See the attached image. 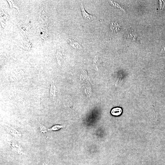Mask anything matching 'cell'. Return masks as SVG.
<instances>
[{
    "mask_svg": "<svg viewBox=\"0 0 165 165\" xmlns=\"http://www.w3.org/2000/svg\"><path fill=\"white\" fill-rule=\"evenodd\" d=\"M5 128L10 134L18 138L21 136V133L10 126H6Z\"/></svg>",
    "mask_w": 165,
    "mask_h": 165,
    "instance_id": "cell-1",
    "label": "cell"
},
{
    "mask_svg": "<svg viewBox=\"0 0 165 165\" xmlns=\"http://www.w3.org/2000/svg\"><path fill=\"white\" fill-rule=\"evenodd\" d=\"M81 8L83 16L85 19L88 21H91L94 19V16L89 14L86 12L82 4H81Z\"/></svg>",
    "mask_w": 165,
    "mask_h": 165,
    "instance_id": "cell-2",
    "label": "cell"
},
{
    "mask_svg": "<svg viewBox=\"0 0 165 165\" xmlns=\"http://www.w3.org/2000/svg\"><path fill=\"white\" fill-rule=\"evenodd\" d=\"M31 45L30 42L28 41L25 40L23 41L20 47L23 48V49L29 50L31 49Z\"/></svg>",
    "mask_w": 165,
    "mask_h": 165,
    "instance_id": "cell-3",
    "label": "cell"
},
{
    "mask_svg": "<svg viewBox=\"0 0 165 165\" xmlns=\"http://www.w3.org/2000/svg\"><path fill=\"white\" fill-rule=\"evenodd\" d=\"M48 31L47 28L41 29L40 31V37L44 39L48 38Z\"/></svg>",
    "mask_w": 165,
    "mask_h": 165,
    "instance_id": "cell-4",
    "label": "cell"
},
{
    "mask_svg": "<svg viewBox=\"0 0 165 165\" xmlns=\"http://www.w3.org/2000/svg\"><path fill=\"white\" fill-rule=\"evenodd\" d=\"M47 17L46 16V14L43 10V8L40 10V14H39V20L41 22L43 23H45V21L47 20Z\"/></svg>",
    "mask_w": 165,
    "mask_h": 165,
    "instance_id": "cell-5",
    "label": "cell"
},
{
    "mask_svg": "<svg viewBox=\"0 0 165 165\" xmlns=\"http://www.w3.org/2000/svg\"><path fill=\"white\" fill-rule=\"evenodd\" d=\"M122 112V109L120 107L113 108L111 111V114L114 116L120 115Z\"/></svg>",
    "mask_w": 165,
    "mask_h": 165,
    "instance_id": "cell-6",
    "label": "cell"
},
{
    "mask_svg": "<svg viewBox=\"0 0 165 165\" xmlns=\"http://www.w3.org/2000/svg\"><path fill=\"white\" fill-rule=\"evenodd\" d=\"M69 40L70 45L74 48L78 49L81 48L80 45L77 41L75 40L72 39H70Z\"/></svg>",
    "mask_w": 165,
    "mask_h": 165,
    "instance_id": "cell-7",
    "label": "cell"
},
{
    "mask_svg": "<svg viewBox=\"0 0 165 165\" xmlns=\"http://www.w3.org/2000/svg\"><path fill=\"white\" fill-rule=\"evenodd\" d=\"M8 1L9 3L11 8H15L17 9L19 12V8L14 1Z\"/></svg>",
    "mask_w": 165,
    "mask_h": 165,
    "instance_id": "cell-8",
    "label": "cell"
},
{
    "mask_svg": "<svg viewBox=\"0 0 165 165\" xmlns=\"http://www.w3.org/2000/svg\"><path fill=\"white\" fill-rule=\"evenodd\" d=\"M8 19V17L7 16V14H2V15H1V22L2 23L3 21L4 22L3 24L4 25L5 22H6V21H7Z\"/></svg>",
    "mask_w": 165,
    "mask_h": 165,
    "instance_id": "cell-9",
    "label": "cell"
},
{
    "mask_svg": "<svg viewBox=\"0 0 165 165\" xmlns=\"http://www.w3.org/2000/svg\"><path fill=\"white\" fill-rule=\"evenodd\" d=\"M63 127L59 125H56L53 126L49 130H57L60 129L61 128Z\"/></svg>",
    "mask_w": 165,
    "mask_h": 165,
    "instance_id": "cell-10",
    "label": "cell"
},
{
    "mask_svg": "<svg viewBox=\"0 0 165 165\" xmlns=\"http://www.w3.org/2000/svg\"><path fill=\"white\" fill-rule=\"evenodd\" d=\"M43 165H48V163H44Z\"/></svg>",
    "mask_w": 165,
    "mask_h": 165,
    "instance_id": "cell-11",
    "label": "cell"
},
{
    "mask_svg": "<svg viewBox=\"0 0 165 165\" xmlns=\"http://www.w3.org/2000/svg\"></svg>",
    "mask_w": 165,
    "mask_h": 165,
    "instance_id": "cell-12",
    "label": "cell"
}]
</instances>
